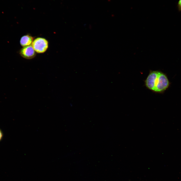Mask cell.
Here are the masks:
<instances>
[{
  "instance_id": "6da1fadb",
  "label": "cell",
  "mask_w": 181,
  "mask_h": 181,
  "mask_svg": "<svg viewBox=\"0 0 181 181\" xmlns=\"http://www.w3.org/2000/svg\"><path fill=\"white\" fill-rule=\"evenodd\" d=\"M147 88L156 93H161L165 91L169 85L166 75L158 70H150L145 81Z\"/></svg>"
},
{
  "instance_id": "7a4b0ae2",
  "label": "cell",
  "mask_w": 181,
  "mask_h": 181,
  "mask_svg": "<svg viewBox=\"0 0 181 181\" xmlns=\"http://www.w3.org/2000/svg\"><path fill=\"white\" fill-rule=\"evenodd\" d=\"M32 46L36 52L41 53L45 52L48 47V42L46 39L41 37L34 40Z\"/></svg>"
},
{
  "instance_id": "3957f363",
  "label": "cell",
  "mask_w": 181,
  "mask_h": 181,
  "mask_svg": "<svg viewBox=\"0 0 181 181\" xmlns=\"http://www.w3.org/2000/svg\"><path fill=\"white\" fill-rule=\"evenodd\" d=\"M35 51L31 45L23 47L19 51L21 56L27 59H31L34 58L36 55Z\"/></svg>"
},
{
  "instance_id": "277c9868",
  "label": "cell",
  "mask_w": 181,
  "mask_h": 181,
  "mask_svg": "<svg viewBox=\"0 0 181 181\" xmlns=\"http://www.w3.org/2000/svg\"><path fill=\"white\" fill-rule=\"evenodd\" d=\"M34 40V38L32 36L27 34L24 35L21 38L20 43L23 47L30 45Z\"/></svg>"
},
{
  "instance_id": "5b68a950",
  "label": "cell",
  "mask_w": 181,
  "mask_h": 181,
  "mask_svg": "<svg viewBox=\"0 0 181 181\" xmlns=\"http://www.w3.org/2000/svg\"><path fill=\"white\" fill-rule=\"evenodd\" d=\"M178 10L179 11H181V0H179L177 5Z\"/></svg>"
},
{
  "instance_id": "8992f818",
  "label": "cell",
  "mask_w": 181,
  "mask_h": 181,
  "mask_svg": "<svg viewBox=\"0 0 181 181\" xmlns=\"http://www.w3.org/2000/svg\"><path fill=\"white\" fill-rule=\"evenodd\" d=\"M3 136V134L1 130L0 129V141L2 139Z\"/></svg>"
}]
</instances>
